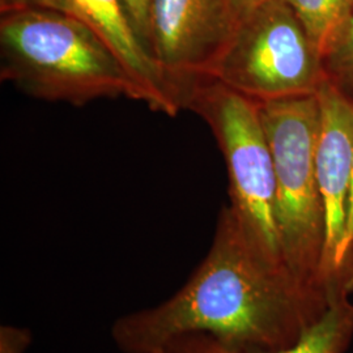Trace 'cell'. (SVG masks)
I'll return each instance as SVG.
<instances>
[{
  "mask_svg": "<svg viewBox=\"0 0 353 353\" xmlns=\"http://www.w3.org/2000/svg\"><path fill=\"white\" fill-rule=\"evenodd\" d=\"M336 294L268 262L228 205L186 284L156 306L118 318L110 335L122 353H160L178 336L196 332L241 352H271L299 341Z\"/></svg>",
  "mask_w": 353,
  "mask_h": 353,
  "instance_id": "6da1fadb",
  "label": "cell"
},
{
  "mask_svg": "<svg viewBox=\"0 0 353 353\" xmlns=\"http://www.w3.org/2000/svg\"><path fill=\"white\" fill-rule=\"evenodd\" d=\"M326 81L353 105V13L322 50Z\"/></svg>",
  "mask_w": 353,
  "mask_h": 353,
  "instance_id": "8fae6325",
  "label": "cell"
},
{
  "mask_svg": "<svg viewBox=\"0 0 353 353\" xmlns=\"http://www.w3.org/2000/svg\"><path fill=\"white\" fill-rule=\"evenodd\" d=\"M101 39L123 65L152 110L176 117L182 110L174 89L137 34L123 0H70L68 12Z\"/></svg>",
  "mask_w": 353,
  "mask_h": 353,
  "instance_id": "ba28073f",
  "label": "cell"
},
{
  "mask_svg": "<svg viewBox=\"0 0 353 353\" xmlns=\"http://www.w3.org/2000/svg\"><path fill=\"white\" fill-rule=\"evenodd\" d=\"M210 77L258 103L316 94L326 81L321 51L285 0L243 16Z\"/></svg>",
  "mask_w": 353,
  "mask_h": 353,
  "instance_id": "5b68a950",
  "label": "cell"
},
{
  "mask_svg": "<svg viewBox=\"0 0 353 353\" xmlns=\"http://www.w3.org/2000/svg\"><path fill=\"white\" fill-rule=\"evenodd\" d=\"M351 293H339L325 314L303 336L287 348L271 352L345 353L353 338V303ZM160 353H248L236 351L207 334H186L170 341Z\"/></svg>",
  "mask_w": 353,
  "mask_h": 353,
  "instance_id": "9c48e42d",
  "label": "cell"
},
{
  "mask_svg": "<svg viewBox=\"0 0 353 353\" xmlns=\"http://www.w3.org/2000/svg\"><path fill=\"white\" fill-rule=\"evenodd\" d=\"M242 19L234 0H152L148 50L178 101L185 84L212 75Z\"/></svg>",
  "mask_w": 353,
  "mask_h": 353,
  "instance_id": "8992f818",
  "label": "cell"
},
{
  "mask_svg": "<svg viewBox=\"0 0 353 353\" xmlns=\"http://www.w3.org/2000/svg\"><path fill=\"white\" fill-rule=\"evenodd\" d=\"M179 102L198 114L217 140L229 176V207L243 233L268 262L287 268L276 223L275 163L259 103L212 77L183 85Z\"/></svg>",
  "mask_w": 353,
  "mask_h": 353,
  "instance_id": "277c9868",
  "label": "cell"
},
{
  "mask_svg": "<svg viewBox=\"0 0 353 353\" xmlns=\"http://www.w3.org/2000/svg\"><path fill=\"white\" fill-rule=\"evenodd\" d=\"M276 172V223L290 274L316 290L341 293L323 271L325 207L318 185L316 147L321 109L316 94L259 103Z\"/></svg>",
  "mask_w": 353,
  "mask_h": 353,
  "instance_id": "3957f363",
  "label": "cell"
},
{
  "mask_svg": "<svg viewBox=\"0 0 353 353\" xmlns=\"http://www.w3.org/2000/svg\"><path fill=\"white\" fill-rule=\"evenodd\" d=\"M318 50L353 13V0H285Z\"/></svg>",
  "mask_w": 353,
  "mask_h": 353,
  "instance_id": "30bf717a",
  "label": "cell"
},
{
  "mask_svg": "<svg viewBox=\"0 0 353 353\" xmlns=\"http://www.w3.org/2000/svg\"><path fill=\"white\" fill-rule=\"evenodd\" d=\"M151 1L152 0H123L132 26L147 49H148V21H150Z\"/></svg>",
  "mask_w": 353,
  "mask_h": 353,
  "instance_id": "4fadbf2b",
  "label": "cell"
},
{
  "mask_svg": "<svg viewBox=\"0 0 353 353\" xmlns=\"http://www.w3.org/2000/svg\"><path fill=\"white\" fill-rule=\"evenodd\" d=\"M341 258L344 265H353V168L350 191H348V207H347V225L345 236L341 246Z\"/></svg>",
  "mask_w": 353,
  "mask_h": 353,
  "instance_id": "9a60e30c",
  "label": "cell"
},
{
  "mask_svg": "<svg viewBox=\"0 0 353 353\" xmlns=\"http://www.w3.org/2000/svg\"><path fill=\"white\" fill-rule=\"evenodd\" d=\"M268 1V0H234L239 11H240L242 17L248 12H250L255 7H258L259 4Z\"/></svg>",
  "mask_w": 353,
  "mask_h": 353,
  "instance_id": "2e32d148",
  "label": "cell"
},
{
  "mask_svg": "<svg viewBox=\"0 0 353 353\" xmlns=\"http://www.w3.org/2000/svg\"><path fill=\"white\" fill-rule=\"evenodd\" d=\"M316 97L321 123L316 170L326 223L323 271L335 285L353 292V265H344L341 258L353 168V105L327 81L318 89Z\"/></svg>",
  "mask_w": 353,
  "mask_h": 353,
  "instance_id": "52a82bcc",
  "label": "cell"
},
{
  "mask_svg": "<svg viewBox=\"0 0 353 353\" xmlns=\"http://www.w3.org/2000/svg\"><path fill=\"white\" fill-rule=\"evenodd\" d=\"M0 77L43 101H141L135 83L94 32L58 11L0 13Z\"/></svg>",
  "mask_w": 353,
  "mask_h": 353,
  "instance_id": "7a4b0ae2",
  "label": "cell"
},
{
  "mask_svg": "<svg viewBox=\"0 0 353 353\" xmlns=\"http://www.w3.org/2000/svg\"><path fill=\"white\" fill-rule=\"evenodd\" d=\"M32 343L29 328L12 325H1L0 327V353H26Z\"/></svg>",
  "mask_w": 353,
  "mask_h": 353,
  "instance_id": "7c38bea8",
  "label": "cell"
},
{
  "mask_svg": "<svg viewBox=\"0 0 353 353\" xmlns=\"http://www.w3.org/2000/svg\"><path fill=\"white\" fill-rule=\"evenodd\" d=\"M70 0H0V13L24 11V10H46L68 12Z\"/></svg>",
  "mask_w": 353,
  "mask_h": 353,
  "instance_id": "5bb4252c",
  "label": "cell"
}]
</instances>
